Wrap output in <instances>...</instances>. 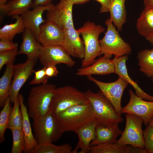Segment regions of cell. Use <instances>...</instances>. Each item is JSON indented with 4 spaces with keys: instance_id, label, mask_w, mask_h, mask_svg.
<instances>
[{
    "instance_id": "f35d334b",
    "label": "cell",
    "mask_w": 153,
    "mask_h": 153,
    "mask_svg": "<svg viewBox=\"0 0 153 153\" xmlns=\"http://www.w3.org/2000/svg\"><path fill=\"white\" fill-rule=\"evenodd\" d=\"M45 67V74L49 78L57 76L59 72L56 65H50Z\"/></svg>"
},
{
    "instance_id": "e0dca14e",
    "label": "cell",
    "mask_w": 153,
    "mask_h": 153,
    "mask_svg": "<svg viewBox=\"0 0 153 153\" xmlns=\"http://www.w3.org/2000/svg\"><path fill=\"white\" fill-rule=\"evenodd\" d=\"M110 58L103 56L95 60L91 65L77 70L76 75L88 76L92 75H104L115 73L114 65Z\"/></svg>"
},
{
    "instance_id": "bcb514c9",
    "label": "cell",
    "mask_w": 153,
    "mask_h": 153,
    "mask_svg": "<svg viewBox=\"0 0 153 153\" xmlns=\"http://www.w3.org/2000/svg\"><path fill=\"white\" fill-rule=\"evenodd\" d=\"M8 0H0V5L4 4L7 3Z\"/></svg>"
},
{
    "instance_id": "484cf974",
    "label": "cell",
    "mask_w": 153,
    "mask_h": 153,
    "mask_svg": "<svg viewBox=\"0 0 153 153\" xmlns=\"http://www.w3.org/2000/svg\"><path fill=\"white\" fill-rule=\"evenodd\" d=\"M14 67L13 62L7 64L5 72L0 78V106L1 107L4 106L9 96Z\"/></svg>"
},
{
    "instance_id": "f546056e",
    "label": "cell",
    "mask_w": 153,
    "mask_h": 153,
    "mask_svg": "<svg viewBox=\"0 0 153 153\" xmlns=\"http://www.w3.org/2000/svg\"><path fill=\"white\" fill-rule=\"evenodd\" d=\"M126 145L117 143H106L90 147V153H125Z\"/></svg>"
},
{
    "instance_id": "52a82bcc",
    "label": "cell",
    "mask_w": 153,
    "mask_h": 153,
    "mask_svg": "<svg viewBox=\"0 0 153 153\" xmlns=\"http://www.w3.org/2000/svg\"><path fill=\"white\" fill-rule=\"evenodd\" d=\"M32 126L34 136L38 143L55 142L63 133L56 115L50 111L45 116L33 120Z\"/></svg>"
},
{
    "instance_id": "ab89813d",
    "label": "cell",
    "mask_w": 153,
    "mask_h": 153,
    "mask_svg": "<svg viewBox=\"0 0 153 153\" xmlns=\"http://www.w3.org/2000/svg\"><path fill=\"white\" fill-rule=\"evenodd\" d=\"M98 2L101 5L99 12L103 13L109 12L110 0H94Z\"/></svg>"
},
{
    "instance_id": "d590c367",
    "label": "cell",
    "mask_w": 153,
    "mask_h": 153,
    "mask_svg": "<svg viewBox=\"0 0 153 153\" xmlns=\"http://www.w3.org/2000/svg\"><path fill=\"white\" fill-rule=\"evenodd\" d=\"M45 67L36 71L34 70V74L33 78L29 83L30 85L38 84H45L47 83L49 78L45 74Z\"/></svg>"
},
{
    "instance_id": "ac0fdd59",
    "label": "cell",
    "mask_w": 153,
    "mask_h": 153,
    "mask_svg": "<svg viewBox=\"0 0 153 153\" xmlns=\"http://www.w3.org/2000/svg\"><path fill=\"white\" fill-rule=\"evenodd\" d=\"M51 5L37 6L21 15L26 28L30 30L36 38L39 34L41 26L45 22L43 18V14Z\"/></svg>"
},
{
    "instance_id": "9c48e42d",
    "label": "cell",
    "mask_w": 153,
    "mask_h": 153,
    "mask_svg": "<svg viewBox=\"0 0 153 153\" xmlns=\"http://www.w3.org/2000/svg\"><path fill=\"white\" fill-rule=\"evenodd\" d=\"M87 76L88 80L98 87L100 91L114 107L118 114L121 116L122 97L123 93L128 86V82L120 76L116 80L111 82L100 81L92 76Z\"/></svg>"
},
{
    "instance_id": "60d3db41",
    "label": "cell",
    "mask_w": 153,
    "mask_h": 153,
    "mask_svg": "<svg viewBox=\"0 0 153 153\" xmlns=\"http://www.w3.org/2000/svg\"><path fill=\"white\" fill-rule=\"evenodd\" d=\"M52 0H34L32 7L34 8L38 6L45 5L50 4Z\"/></svg>"
},
{
    "instance_id": "6da1fadb",
    "label": "cell",
    "mask_w": 153,
    "mask_h": 153,
    "mask_svg": "<svg viewBox=\"0 0 153 153\" xmlns=\"http://www.w3.org/2000/svg\"><path fill=\"white\" fill-rule=\"evenodd\" d=\"M62 132H74L96 118L91 103L76 105L55 115Z\"/></svg>"
},
{
    "instance_id": "cb8c5ba5",
    "label": "cell",
    "mask_w": 153,
    "mask_h": 153,
    "mask_svg": "<svg viewBox=\"0 0 153 153\" xmlns=\"http://www.w3.org/2000/svg\"><path fill=\"white\" fill-rule=\"evenodd\" d=\"M34 0H12L0 5L1 12L12 16L21 15L32 7Z\"/></svg>"
},
{
    "instance_id": "7c38bea8",
    "label": "cell",
    "mask_w": 153,
    "mask_h": 153,
    "mask_svg": "<svg viewBox=\"0 0 153 153\" xmlns=\"http://www.w3.org/2000/svg\"><path fill=\"white\" fill-rule=\"evenodd\" d=\"M38 59L44 67L63 63L71 67L75 64L70 56L60 46L42 45Z\"/></svg>"
},
{
    "instance_id": "f6af8a7d",
    "label": "cell",
    "mask_w": 153,
    "mask_h": 153,
    "mask_svg": "<svg viewBox=\"0 0 153 153\" xmlns=\"http://www.w3.org/2000/svg\"><path fill=\"white\" fill-rule=\"evenodd\" d=\"M148 124L153 127V115L151 118Z\"/></svg>"
},
{
    "instance_id": "d6986e66",
    "label": "cell",
    "mask_w": 153,
    "mask_h": 153,
    "mask_svg": "<svg viewBox=\"0 0 153 153\" xmlns=\"http://www.w3.org/2000/svg\"><path fill=\"white\" fill-rule=\"evenodd\" d=\"M128 58V55L115 57L112 60L114 65L115 73L123 78L134 89L137 95L143 99L153 101V96L145 92L138 84L133 81L129 75L126 62Z\"/></svg>"
},
{
    "instance_id": "ffe728a7",
    "label": "cell",
    "mask_w": 153,
    "mask_h": 153,
    "mask_svg": "<svg viewBox=\"0 0 153 153\" xmlns=\"http://www.w3.org/2000/svg\"><path fill=\"white\" fill-rule=\"evenodd\" d=\"M98 122L96 119L82 127L75 130L74 132L78 135L79 141L73 153H77L80 149L79 153H89L91 142L95 137V127Z\"/></svg>"
},
{
    "instance_id": "7dc6e473",
    "label": "cell",
    "mask_w": 153,
    "mask_h": 153,
    "mask_svg": "<svg viewBox=\"0 0 153 153\" xmlns=\"http://www.w3.org/2000/svg\"><path fill=\"white\" fill-rule=\"evenodd\" d=\"M152 78V80L153 81V74L151 77Z\"/></svg>"
},
{
    "instance_id": "4316f807",
    "label": "cell",
    "mask_w": 153,
    "mask_h": 153,
    "mask_svg": "<svg viewBox=\"0 0 153 153\" xmlns=\"http://www.w3.org/2000/svg\"><path fill=\"white\" fill-rule=\"evenodd\" d=\"M16 19L13 23L6 24L0 29V39L12 41L17 34L24 31L26 27L21 16H12Z\"/></svg>"
},
{
    "instance_id": "5bb4252c",
    "label": "cell",
    "mask_w": 153,
    "mask_h": 153,
    "mask_svg": "<svg viewBox=\"0 0 153 153\" xmlns=\"http://www.w3.org/2000/svg\"><path fill=\"white\" fill-rule=\"evenodd\" d=\"M36 38L42 46H62L64 31L54 22L47 20L41 26L39 34Z\"/></svg>"
},
{
    "instance_id": "e575fe53",
    "label": "cell",
    "mask_w": 153,
    "mask_h": 153,
    "mask_svg": "<svg viewBox=\"0 0 153 153\" xmlns=\"http://www.w3.org/2000/svg\"><path fill=\"white\" fill-rule=\"evenodd\" d=\"M18 48L14 50L0 52V70L5 65L13 62L18 54Z\"/></svg>"
},
{
    "instance_id": "44dd1931",
    "label": "cell",
    "mask_w": 153,
    "mask_h": 153,
    "mask_svg": "<svg viewBox=\"0 0 153 153\" xmlns=\"http://www.w3.org/2000/svg\"><path fill=\"white\" fill-rule=\"evenodd\" d=\"M18 97L23 117L22 129L25 141L24 152L31 153L36 147L38 143L32 132L27 109L24 103L23 96L22 94H19Z\"/></svg>"
},
{
    "instance_id": "ba28073f",
    "label": "cell",
    "mask_w": 153,
    "mask_h": 153,
    "mask_svg": "<svg viewBox=\"0 0 153 153\" xmlns=\"http://www.w3.org/2000/svg\"><path fill=\"white\" fill-rule=\"evenodd\" d=\"M125 128L116 143L124 145H131L144 148L143 131L142 126L143 121L140 117L127 114L126 115Z\"/></svg>"
},
{
    "instance_id": "8fae6325",
    "label": "cell",
    "mask_w": 153,
    "mask_h": 153,
    "mask_svg": "<svg viewBox=\"0 0 153 153\" xmlns=\"http://www.w3.org/2000/svg\"><path fill=\"white\" fill-rule=\"evenodd\" d=\"M37 59L27 58L25 62L14 65L13 79L9 96L11 103H13L18 98L21 88L33 73Z\"/></svg>"
},
{
    "instance_id": "9a60e30c",
    "label": "cell",
    "mask_w": 153,
    "mask_h": 153,
    "mask_svg": "<svg viewBox=\"0 0 153 153\" xmlns=\"http://www.w3.org/2000/svg\"><path fill=\"white\" fill-rule=\"evenodd\" d=\"M63 31L64 38L61 46L70 56L83 59L85 54L84 46L77 30L74 27Z\"/></svg>"
},
{
    "instance_id": "ee69618b",
    "label": "cell",
    "mask_w": 153,
    "mask_h": 153,
    "mask_svg": "<svg viewBox=\"0 0 153 153\" xmlns=\"http://www.w3.org/2000/svg\"><path fill=\"white\" fill-rule=\"evenodd\" d=\"M145 38L147 41L153 45V32Z\"/></svg>"
},
{
    "instance_id": "7402d4cb",
    "label": "cell",
    "mask_w": 153,
    "mask_h": 153,
    "mask_svg": "<svg viewBox=\"0 0 153 153\" xmlns=\"http://www.w3.org/2000/svg\"><path fill=\"white\" fill-rule=\"evenodd\" d=\"M37 41L32 31L25 28L18 54L26 55L27 58L38 59L42 45Z\"/></svg>"
},
{
    "instance_id": "5b68a950",
    "label": "cell",
    "mask_w": 153,
    "mask_h": 153,
    "mask_svg": "<svg viewBox=\"0 0 153 153\" xmlns=\"http://www.w3.org/2000/svg\"><path fill=\"white\" fill-rule=\"evenodd\" d=\"M91 104L94 116L98 122L110 124L123 122V118L101 91L94 93L90 90L84 92Z\"/></svg>"
},
{
    "instance_id": "2e32d148",
    "label": "cell",
    "mask_w": 153,
    "mask_h": 153,
    "mask_svg": "<svg viewBox=\"0 0 153 153\" xmlns=\"http://www.w3.org/2000/svg\"><path fill=\"white\" fill-rule=\"evenodd\" d=\"M119 123L107 124L98 122L95 127V137L90 143V146L106 143H115L123 131Z\"/></svg>"
},
{
    "instance_id": "4fadbf2b",
    "label": "cell",
    "mask_w": 153,
    "mask_h": 153,
    "mask_svg": "<svg viewBox=\"0 0 153 153\" xmlns=\"http://www.w3.org/2000/svg\"><path fill=\"white\" fill-rule=\"evenodd\" d=\"M129 101L122 109V113L130 114L141 118L147 125L153 115V101H146L138 96L131 89L129 90Z\"/></svg>"
},
{
    "instance_id": "277c9868",
    "label": "cell",
    "mask_w": 153,
    "mask_h": 153,
    "mask_svg": "<svg viewBox=\"0 0 153 153\" xmlns=\"http://www.w3.org/2000/svg\"><path fill=\"white\" fill-rule=\"evenodd\" d=\"M105 24L107 27L106 31L99 41L101 54L110 58L112 55L120 57L130 54L131 48L120 37L109 18L106 20Z\"/></svg>"
},
{
    "instance_id": "3957f363",
    "label": "cell",
    "mask_w": 153,
    "mask_h": 153,
    "mask_svg": "<svg viewBox=\"0 0 153 153\" xmlns=\"http://www.w3.org/2000/svg\"><path fill=\"white\" fill-rule=\"evenodd\" d=\"M105 29L100 25L87 21L77 30L82 36L84 46V56L82 63V67L91 65L95 58L101 54V48L98 39L101 33Z\"/></svg>"
},
{
    "instance_id": "f1b7e54d",
    "label": "cell",
    "mask_w": 153,
    "mask_h": 153,
    "mask_svg": "<svg viewBox=\"0 0 153 153\" xmlns=\"http://www.w3.org/2000/svg\"><path fill=\"white\" fill-rule=\"evenodd\" d=\"M31 153H73L72 148L69 144L60 146L52 142L38 143Z\"/></svg>"
},
{
    "instance_id": "603a6c76",
    "label": "cell",
    "mask_w": 153,
    "mask_h": 153,
    "mask_svg": "<svg viewBox=\"0 0 153 153\" xmlns=\"http://www.w3.org/2000/svg\"><path fill=\"white\" fill-rule=\"evenodd\" d=\"M126 0H110L109 12L110 20L118 31L122 30L126 20Z\"/></svg>"
},
{
    "instance_id": "d4e9b609",
    "label": "cell",
    "mask_w": 153,
    "mask_h": 153,
    "mask_svg": "<svg viewBox=\"0 0 153 153\" xmlns=\"http://www.w3.org/2000/svg\"><path fill=\"white\" fill-rule=\"evenodd\" d=\"M138 33L146 37L153 32V8L144 7L136 23Z\"/></svg>"
},
{
    "instance_id": "7bdbcfd3",
    "label": "cell",
    "mask_w": 153,
    "mask_h": 153,
    "mask_svg": "<svg viewBox=\"0 0 153 153\" xmlns=\"http://www.w3.org/2000/svg\"><path fill=\"white\" fill-rule=\"evenodd\" d=\"M144 7L153 8V0H144Z\"/></svg>"
},
{
    "instance_id": "836d02e7",
    "label": "cell",
    "mask_w": 153,
    "mask_h": 153,
    "mask_svg": "<svg viewBox=\"0 0 153 153\" xmlns=\"http://www.w3.org/2000/svg\"><path fill=\"white\" fill-rule=\"evenodd\" d=\"M144 147L147 153H153V127L148 124L143 131Z\"/></svg>"
},
{
    "instance_id": "74e56055",
    "label": "cell",
    "mask_w": 153,
    "mask_h": 153,
    "mask_svg": "<svg viewBox=\"0 0 153 153\" xmlns=\"http://www.w3.org/2000/svg\"><path fill=\"white\" fill-rule=\"evenodd\" d=\"M125 153H147V152L144 148L131 145H126Z\"/></svg>"
},
{
    "instance_id": "d6a6232c",
    "label": "cell",
    "mask_w": 153,
    "mask_h": 153,
    "mask_svg": "<svg viewBox=\"0 0 153 153\" xmlns=\"http://www.w3.org/2000/svg\"><path fill=\"white\" fill-rule=\"evenodd\" d=\"M10 130L12 136V144L10 153H22L24 152L25 141L22 128H13Z\"/></svg>"
},
{
    "instance_id": "b9f144b4",
    "label": "cell",
    "mask_w": 153,
    "mask_h": 153,
    "mask_svg": "<svg viewBox=\"0 0 153 153\" xmlns=\"http://www.w3.org/2000/svg\"><path fill=\"white\" fill-rule=\"evenodd\" d=\"M71 3L73 5L74 4H81L86 3L90 0H64Z\"/></svg>"
},
{
    "instance_id": "7a4b0ae2",
    "label": "cell",
    "mask_w": 153,
    "mask_h": 153,
    "mask_svg": "<svg viewBox=\"0 0 153 153\" xmlns=\"http://www.w3.org/2000/svg\"><path fill=\"white\" fill-rule=\"evenodd\" d=\"M56 86L52 84H41L32 88L27 98L29 117L33 120L44 116L50 111Z\"/></svg>"
},
{
    "instance_id": "83f0119b",
    "label": "cell",
    "mask_w": 153,
    "mask_h": 153,
    "mask_svg": "<svg viewBox=\"0 0 153 153\" xmlns=\"http://www.w3.org/2000/svg\"><path fill=\"white\" fill-rule=\"evenodd\" d=\"M137 58L140 70L147 77H151L153 74V48L140 51Z\"/></svg>"
},
{
    "instance_id": "8d00e7d4",
    "label": "cell",
    "mask_w": 153,
    "mask_h": 153,
    "mask_svg": "<svg viewBox=\"0 0 153 153\" xmlns=\"http://www.w3.org/2000/svg\"><path fill=\"white\" fill-rule=\"evenodd\" d=\"M18 44L12 41L6 39H0V52L10 50L17 48Z\"/></svg>"
},
{
    "instance_id": "8992f818",
    "label": "cell",
    "mask_w": 153,
    "mask_h": 153,
    "mask_svg": "<svg viewBox=\"0 0 153 153\" xmlns=\"http://www.w3.org/2000/svg\"><path fill=\"white\" fill-rule=\"evenodd\" d=\"M84 93L70 86L56 88L51 101L50 111L56 115L73 106L86 103Z\"/></svg>"
},
{
    "instance_id": "4dcf8cb0",
    "label": "cell",
    "mask_w": 153,
    "mask_h": 153,
    "mask_svg": "<svg viewBox=\"0 0 153 153\" xmlns=\"http://www.w3.org/2000/svg\"><path fill=\"white\" fill-rule=\"evenodd\" d=\"M10 115L8 129L22 128L23 117L18 97L14 101Z\"/></svg>"
},
{
    "instance_id": "1f68e13d",
    "label": "cell",
    "mask_w": 153,
    "mask_h": 153,
    "mask_svg": "<svg viewBox=\"0 0 153 153\" xmlns=\"http://www.w3.org/2000/svg\"><path fill=\"white\" fill-rule=\"evenodd\" d=\"M9 97L7 99L0 113V143L5 140V133L8 129L10 115L12 109Z\"/></svg>"
},
{
    "instance_id": "30bf717a",
    "label": "cell",
    "mask_w": 153,
    "mask_h": 153,
    "mask_svg": "<svg viewBox=\"0 0 153 153\" xmlns=\"http://www.w3.org/2000/svg\"><path fill=\"white\" fill-rule=\"evenodd\" d=\"M73 6L71 3L64 0H60L56 5L51 4L47 10V20L54 22L63 30L74 27Z\"/></svg>"
}]
</instances>
